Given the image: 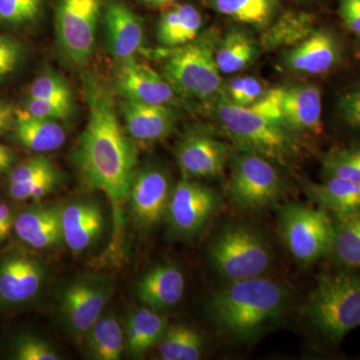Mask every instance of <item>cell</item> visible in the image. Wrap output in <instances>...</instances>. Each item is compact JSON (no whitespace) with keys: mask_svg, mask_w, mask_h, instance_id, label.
I'll list each match as a JSON object with an SVG mask.
<instances>
[{"mask_svg":"<svg viewBox=\"0 0 360 360\" xmlns=\"http://www.w3.org/2000/svg\"><path fill=\"white\" fill-rule=\"evenodd\" d=\"M84 87L89 120L73 149V163L87 188L108 196L120 229L122 205L129 200L137 172L136 142L120 123L110 87L94 73L84 75Z\"/></svg>","mask_w":360,"mask_h":360,"instance_id":"obj_1","label":"cell"},{"mask_svg":"<svg viewBox=\"0 0 360 360\" xmlns=\"http://www.w3.org/2000/svg\"><path fill=\"white\" fill-rule=\"evenodd\" d=\"M290 292L279 283L262 277L231 281L208 300L215 326L232 340H255L285 314Z\"/></svg>","mask_w":360,"mask_h":360,"instance_id":"obj_2","label":"cell"},{"mask_svg":"<svg viewBox=\"0 0 360 360\" xmlns=\"http://www.w3.org/2000/svg\"><path fill=\"white\" fill-rule=\"evenodd\" d=\"M213 108L225 134L241 150L257 153L283 165H290L298 155L296 132L284 120L250 106L236 105L222 91L213 101Z\"/></svg>","mask_w":360,"mask_h":360,"instance_id":"obj_3","label":"cell"},{"mask_svg":"<svg viewBox=\"0 0 360 360\" xmlns=\"http://www.w3.org/2000/svg\"><path fill=\"white\" fill-rule=\"evenodd\" d=\"M220 39L217 30H206L195 39L162 52L161 75L177 96L210 101L222 90V80L215 59Z\"/></svg>","mask_w":360,"mask_h":360,"instance_id":"obj_4","label":"cell"},{"mask_svg":"<svg viewBox=\"0 0 360 360\" xmlns=\"http://www.w3.org/2000/svg\"><path fill=\"white\" fill-rule=\"evenodd\" d=\"M302 310L322 335L338 342L360 326V276L352 269L321 274Z\"/></svg>","mask_w":360,"mask_h":360,"instance_id":"obj_5","label":"cell"},{"mask_svg":"<svg viewBox=\"0 0 360 360\" xmlns=\"http://www.w3.org/2000/svg\"><path fill=\"white\" fill-rule=\"evenodd\" d=\"M210 259L220 276L236 281L262 276L271 264L272 255L259 232L236 224L217 234L210 245Z\"/></svg>","mask_w":360,"mask_h":360,"instance_id":"obj_6","label":"cell"},{"mask_svg":"<svg viewBox=\"0 0 360 360\" xmlns=\"http://www.w3.org/2000/svg\"><path fill=\"white\" fill-rule=\"evenodd\" d=\"M278 224L286 246L300 264H314L333 252L335 227L326 210L288 203L279 212Z\"/></svg>","mask_w":360,"mask_h":360,"instance_id":"obj_7","label":"cell"},{"mask_svg":"<svg viewBox=\"0 0 360 360\" xmlns=\"http://www.w3.org/2000/svg\"><path fill=\"white\" fill-rule=\"evenodd\" d=\"M104 4L105 0H58L56 44L63 58L75 68H84L94 56Z\"/></svg>","mask_w":360,"mask_h":360,"instance_id":"obj_8","label":"cell"},{"mask_svg":"<svg viewBox=\"0 0 360 360\" xmlns=\"http://www.w3.org/2000/svg\"><path fill=\"white\" fill-rule=\"evenodd\" d=\"M283 180L271 160L243 150L234 156L229 198L241 210H264L283 196Z\"/></svg>","mask_w":360,"mask_h":360,"instance_id":"obj_9","label":"cell"},{"mask_svg":"<svg viewBox=\"0 0 360 360\" xmlns=\"http://www.w3.org/2000/svg\"><path fill=\"white\" fill-rule=\"evenodd\" d=\"M112 283L101 276H84L66 285L59 296L58 311L65 328L82 340L103 314L112 295Z\"/></svg>","mask_w":360,"mask_h":360,"instance_id":"obj_10","label":"cell"},{"mask_svg":"<svg viewBox=\"0 0 360 360\" xmlns=\"http://www.w3.org/2000/svg\"><path fill=\"white\" fill-rule=\"evenodd\" d=\"M219 203L214 189L184 175L172 191L165 219L175 236L193 238L202 231Z\"/></svg>","mask_w":360,"mask_h":360,"instance_id":"obj_11","label":"cell"},{"mask_svg":"<svg viewBox=\"0 0 360 360\" xmlns=\"http://www.w3.org/2000/svg\"><path fill=\"white\" fill-rule=\"evenodd\" d=\"M174 188L169 172L160 165L137 169L129 200L132 217L139 227L151 229L165 219Z\"/></svg>","mask_w":360,"mask_h":360,"instance_id":"obj_12","label":"cell"},{"mask_svg":"<svg viewBox=\"0 0 360 360\" xmlns=\"http://www.w3.org/2000/svg\"><path fill=\"white\" fill-rule=\"evenodd\" d=\"M113 89L122 98L150 104L172 105L176 94L165 77L135 56L115 60Z\"/></svg>","mask_w":360,"mask_h":360,"instance_id":"obj_13","label":"cell"},{"mask_svg":"<svg viewBox=\"0 0 360 360\" xmlns=\"http://www.w3.org/2000/svg\"><path fill=\"white\" fill-rule=\"evenodd\" d=\"M177 162L184 175L194 179H217L231 160L224 142L202 130H189L177 144Z\"/></svg>","mask_w":360,"mask_h":360,"instance_id":"obj_14","label":"cell"},{"mask_svg":"<svg viewBox=\"0 0 360 360\" xmlns=\"http://www.w3.org/2000/svg\"><path fill=\"white\" fill-rule=\"evenodd\" d=\"M101 22L106 49L115 60L132 58L144 51L143 20L124 0H105Z\"/></svg>","mask_w":360,"mask_h":360,"instance_id":"obj_15","label":"cell"},{"mask_svg":"<svg viewBox=\"0 0 360 360\" xmlns=\"http://www.w3.org/2000/svg\"><path fill=\"white\" fill-rule=\"evenodd\" d=\"M125 131L135 142L155 143L174 132L177 111L174 106L120 98L117 103Z\"/></svg>","mask_w":360,"mask_h":360,"instance_id":"obj_16","label":"cell"},{"mask_svg":"<svg viewBox=\"0 0 360 360\" xmlns=\"http://www.w3.org/2000/svg\"><path fill=\"white\" fill-rule=\"evenodd\" d=\"M44 269L37 258L13 253L0 260V300L8 304L28 302L39 292Z\"/></svg>","mask_w":360,"mask_h":360,"instance_id":"obj_17","label":"cell"},{"mask_svg":"<svg viewBox=\"0 0 360 360\" xmlns=\"http://www.w3.org/2000/svg\"><path fill=\"white\" fill-rule=\"evenodd\" d=\"M340 49L335 35L314 30L307 39L290 47L283 56L284 66L300 75H319L328 72L338 63Z\"/></svg>","mask_w":360,"mask_h":360,"instance_id":"obj_18","label":"cell"},{"mask_svg":"<svg viewBox=\"0 0 360 360\" xmlns=\"http://www.w3.org/2000/svg\"><path fill=\"white\" fill-rule=\"evenodd\" d=\"M103 229V210L94 201H73L61 207L63 243L73 252L89 250Z\"/></svg>","mask_w":360,"mask_h":360,"instance_id":"obj_19","label":"cell"},{"mask_svg":"<svg viewBox=\"0 0 360 360\" xmlns=\"http://www.w3.org/2000/svg\"><path fill=\"white\" fill-rule=\"evenodd\" d=\"M281 112L295 132L319 134L322 131L321 90L312 84L281 86Z\"/></svg>","mask_w":360,"mask_h":360,"instance_id":"obj_20","label":"cell"},{"mask_svg":"<svg viewBox=\"0 0 360 360\" xmlns=\"http://www.w3.org/2000/svg\"><path fill=\"white\" fill-rule=\"evenodd\" d=\"M60 205H39L21 212L14 220L18 238L35 250H49L63 243Z\"/></svg>","mask_w":360,"mask_h":360,"instance_id":"obj_21","label":"cell"},{"mask_svg":"<svg viewBox=\"0 0 360 360\" xmlns=\"http://www.w3.org/2000/svg\"><path fill=\"white\" fill-rule=\"evenodd\" d=\"M186 290V278L179 267L161 264L149 270L137 284V296L148 309H172L181 300Z\"/></svg>","mask_w":360,"mask_h":360,"instance_id":"obj_22","label":"cell"},{"mask_svg":"<svg viewBox=\"0 0 360 360\" xmlns=\"http://www.w3.org/2000/svg\"><path fill=\"white\" fill-rule=\"evenodd\" d=\"M13 129L16 141L37 153L58 150L66 141L65 130L58 120L37 117L26 110H15Z\"/></svg>","mask_w":360,"mask_h":360,"instance_id":"obj_23","label":"cell"},{"mask_svg":"<svg viewBox=\"0 0 360 360\" xmlns=\"http://www.w3.org/2000/svg\"><path fill=\"white\" fill-rule=\"evenodd\" d=\"M202 16L191 4H174L161 13L156 39L163 49H172L193 41L200 35Z\"/></svg>","mask_w":360,"mask_h":360,"instance_id":"obj_24","label":"cell"},{"mask_svg":"<svg viewBox=\"0 0 360 360\" xmlns=\"http://www.w3.org/2000/svg\"><path fill=\"white\" fill-rule=\"evenodd\" d=\"M259 52V44L255 37L241 28H231L220 37L215 51V59L220 73L231 75L245 70Z\"/></svg>","mask_w":360,"mask_h":360,"instance_id":"obj_25","label":"cell"},{"mask_svg":"<svg viewBox=\"0 0 360 360\" xmlns=\"http://www.w3.org/2000/svg\"><path fill=\"white\" fill-rule=\"evenodd\" d=\"M127 324L125 347L134 357L158 345L168 328L165 317L146 307L132 312Z\"/></svg>","mask_w":360,"mask_h":360,"instance_id":"obj_26","label":"cell"},{"mask_svg":"<svg viewBox=\"0 0 360 360\" xmlns=\"http://www.w3.org/2000/svg\"><path fill=\"white\" fill-rule=\"evenodd\" d=\"M309 198L322 210L333 215H345L360 210V186L340 179H326L307 187Z\"/></svg>","mask_w":360,"mask_h":360,"instance_id":"obj_27","label":"cell"},{"mask_svg":"<svg viewBox=\"0 0 360 360\" xmlns=\"http://www.w3.org/2000/svg\"><path fill=\"white\" fill-rule=\"evenodd\" d=\"M87 352L96 360L122 359L125 340L120 322L111 314H103L84 336Z\"/></svg>","mask_w":360,"mask_h":360,"instance_id":"obj_28","label":"cell"},{"mask_svg":"<svg viewBox=\"0 0 360 360\" xmlns=\"http://www.w3.org/2000/svg\"><path fill=\"white\" fill-rule=\"evenodd\" d=\"M217 13L231 20L265 30L278 13V0H212Z\"/></svg>","mask_w":360,"mask_h":360,"instance_id":"obj_29","label":"cell"},{"mask_svg":"<svg viewBox=\"0 0 360 360\" xmlns=\"http://www.w3.org/2000/svg\"><path fill=\"white\" fill-rule=\"evenodd\" d=\"M264 30L260 42L264 49L292 47L314 32V18L307 13H286Z\"/></svg>","mask_w":360,"mask_h":360,"instance_id":"obj_30","label":"cell"},{"mask_svg":"<svg viewBox=\"0 0 360 360\" xmlns=\"http://www.w3.org/2000/svg\"><path fill=\"white\" fill-rule=\"evenodd\" d=\"M333 252L348 269H360V210L333 219Z\"/></svg>","mask_w":360,"mask_h":360,"instance_id":"obj_31","label":"cell"},{"mask_svg":"<svg viewBox=\"0 0 360 360\" xmlns=\"http://www.w3.org/2000/svg\"><path fill=\"white\" fill-rule=\"evenodd\" d=\"M158 345L163 360H198L205 349L201 333L184 324L167 328Z\"/></svg>","mask_w":360,"mask_h":360,"instance_id":"obj_32","label":"cell"},{"mask_svg":"<svg viewBox=\"0 0 360 360\" xmlns=\"http://www.w3.org/2000/svg\"><path fill=\"white\" fill-rule=\"evenodd\" d=\"M326 179H340L360 186V146L336 149L322 161Z\"/></svg>","mask_w":360,"mask_h":360,"instance_id":"obj_33","label":"cell"},{"mask_svg":"<svg viewBox=\"0 0 360 360\" xmlns=\"http://www.w3.org/2000/svg\"><path fill=\"white\" fill-rule=\"evenodd\" d=\"M44 0H0V21L11 25H32L39 20Z\"/></svg>","mask_w":360,"mask_h":360,"instance_id":"obj_34","label":"cell"},{"mask_svg":"<svg viewBox=\"0 0 360 360\" xmlns=\"http://www.w3.org/2000/svg\"><path fill=\"white\" fill-rule=\"evenodd\" d=\"M30 98L73 103L70 85L65 78L51 71L42 73L33 82L30 89Z\"/></svg>","mask_w":360,"mask_h":360,"instance_id":"obj_35","label":"cell"},{"mask_svg":"<svg viewBox=\"0 0 360 360\" xmlns=\"http://www.w3.org/2000/svg\"><path fill=\"white\" fill-rule=\"evenodd\" d=\"M60 181L56 169L20 184H9V195L15 200H39L52 193Z\"/></svg>","mask_w":360,"mask_h":360,"instance_id":"obj_36","label":"cell"},{"mask_svg":"<svg viewBox=\"0 0 360 360\" xmlns=\"http://www.w3.org/2000/svg\"><path fill=\"white\" fill-rule=\"evenodd\" d=\"M266 91L264 85L257 78L236 77L227 85L224 94L236 105L248 108L257 103Z\"/></svg>","mask_w":360,"mask_h":360,"instance_id":"obj_37","label":"cell"},{"mask_svg":"<svg viewBox=\"0 0 360 360\" xmlns=\"http://www.w3.org/2000/svg\"><path fill=\"white\" fill-rule=\"evenodd\" d=\"M13 359L16 360H58V352L46 341L33 335H20L14 341Z\"/></svg>","mask_w":360,"mask_h":360,"instance_id":"obj_38","label":"cell"},{"mask_svg":"<svg viewBox=\"0 0 360 360\" xmlns=\"http://www.w3.org/2000/svg\"><path fill=\"white\" fill-rule=\"evenodd\" d=\"M73 103L46 99L30 98L26 104V111L37 117L47 120H63L70 117L73 112Z\"/></svg>","mask_w":360,"mask_h":360,"instance_id":"obj_39","label":"cell"},{"mask_svg":"<svg viewBox=\"0 0 360 360\" xmlns=\"http://www.w3.org/2000/svg\"><path fill=\"white\" fill-rule=\"evenodd\" d=\"M22 56L23 49L20 41L8 35L0 34V79L15 71Z\"/></svg>","mask_w":360,"mask_h":360,"instance_id":"obj_40","label":"cell"},{"mask_svg":"<svg viewBox=\"0 0 360 360\" xmlns=\"http://www.w3.org/2000/svg\"><path fill=\"white\" fill-rule=\"evenodd\" d=\"M56 169L51 160L44 156H37L30 158L14 168L9 176L11 184H20L27 180L35 179L40 175L49 174Z\"/></svg>","mask_w":360,"mask_h":360,"instance_id":"obj_41","label":"cell"},{"mask_svg":"<svg viewBox=\"0 0 360 360\" xmlns=\"http://www.w3.org/2000/svg\"><path fill=\"white\" fill-rule=\"evenodd\" d=\"M338 108L345 122L360 132V86L341 97Z\"/></svg>","mask_w":360,"mask_h":360,"instance_id":"obj_42","label":"cell"},{"mask_svg":"<svg viewBox=\"0 0 360 360\" xmlns=\"http://www.w3.org/2000/svg\"><path fill=\"white\" fill-rule=\"evenodd\" d=\"M14 220L13 212L4 203H0V243L6 240L13 229Z\"/></svg>","mask_w":360,"mask_h":360,"instance_id":"obj_43","label":"cell"},{"mask_svg":"<svg viewBox=\"0 0 360 360\" xmlns=\"http://www.w3.org/2000/svg\"><path fill=\"white\" fill-rule=\"evenodd\" d=\"M340 14L345 25L352 32L360 34V14L350 8L347 4H341V2Z\"/></svg>","mask_w":360,"mask_h":360,"instance_id":"obj_44","label":"cell"},{"mask_svg":"<svg viewBox=\"0 0 360 360\" xmlns=\"http://www.w3.org/2000/svg\"><path fill=\"white\" fill-rule=\"evenodd\" d=\"M14 115L15 110L11 105L0 101V136L13 127Z\"/></svg>","mask_w":360,"mask_h":360,"instance_id":"obj_45","label":"cell"},{"mask_svg":"<svg viewBox=\"0 0 360 360\" xmlns=\"http://www.w3.org/2000/svg\"><path fill=\"white\" fill-rule=\"evenodd\" d=\"M137 1L148 7H161L169 6L176 0H137Z\"/></svg>","mask_w":360,"mask_h":360,"instance_id":"obj_46","label":"cell"},{"mask_svg":"<svg viewBox=\"0 0 360 360\" xmlns=\"http://www.w3.org/2000/svg\"><path fill=\"white\" fill-rule=\"evenodd\" d=\"M0 160L11 165L13 161V153L8 148L0 143Z\"/></svg>","mask_w":360,"mask_h":360,"instance_id":"obj_47","label":"cell"},{"mask_svg":"<svg viewBox=\"0 0 360 360\" xmlns=\"http://www.w3.org/2000/svg\"><path fill=\"white\" fill-rule=\"evenodd\" d=\"M341 4H347L350 8L354 9L360 14V0H340Z\"/></svg>","mask_w":360,"mask_h":360,"instance_id":"obj_48","label":"cell"},{"mask_svg":"<svg viewBox=\"0 0 360 360\" xmlns=\"http://www.w3.org/2000/svg\"><path fill=\"white\" fill-rule=\"evenodd\" d=\"M11 165L9 163L4 162V161L0 160V172H6V170L8 169L11 167Z\"/></svg>","mask_w":360,"mask_h":360,"instance_id":"obj_49","label":"cell"},{"mask_svg":"<svg viewBox=\"0 0 360 360\" xmlns=\"http://www.w3.org/2000/svg\"><path fill=\"white\" fill-rule=\"evenodd\" d=\"M360 35V34H359Z\"/></svg>","mask_w":360,"mask_h":360,"instance_id":"obj_50","label":"cell"}]
</instances>
